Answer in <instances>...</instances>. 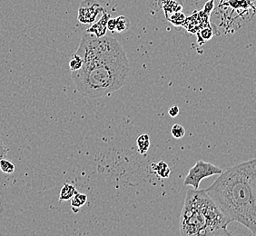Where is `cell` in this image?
<instances>
[{"instance_id":"obj_1","label":"cell","mask_w":256,"mask_h":236,"mask_svg":"<svg viewBox=\"0 0 256 236\" xmlns=\"http://www.w3.org/2000/svg\"><path fill=\"white\" fill-rule=\"evenodd\" d=\"M76 54L83 60V66L71 72V76L83 96H106L126 83L130 66L118 40L108 36L98 38L84 31Z\"/></svg>"},{"instance_id":"obj_2","label":"cell","mask_w":256,"mask_h":236,"mask_svg":"<svg viewBox=\"0 0 256 236\" xmlns=\"http://www.w3.org/2000/svg\"><path fill=\"white\" fill-rule=\"evenodd\" d=\"M206 191L231 222L256 236V158L222 171Z\"/></svg>"},{"instance_id":"obj_3","label":"cell","mask_w":256,"mask_h":236,"mask_svg":"<svg viewBox=\"0 0 256 236\" xmlns=\"http://www.w3.org/2000/svg\"><path fill=\"white\" fill-rule=\"evenodd\" d=\"M231 221L207 194L206 189L188 190L179 218L182 236H231Z\"/></svg>"},{"instance_id":"obj_4","label":"cell","mask_w":256,"mask_h":236,"mask_svg":"<svg viewBox=\"0 0 256 236\" xmlns=\"http://www.w3.org/2000/svg\"><path fill=\"white\" fill-rule=\"evenodd\" d=\"M222 172L221 168L214 166L211 162L200 160L189 170L188 176L186 177L184 181V186H190L194 187V189H199L200 182L204 178L216 174H221Z\"/></svg>"},{"instance_id":"obj_5","label":"cell","mask_w":256,"mask_h":236,"mask_svg":"<svg viewBox=\"0 0 256 236\" xmlns=\"http://www.w3.org/2000/svg\"><path fill=\"white\" fill-rule=\"evenodd\" d=\"M212 8H214V0H211L207 2L204 10L199 12H194L191 16L186 18L182 26H184L189 32L194 33V34H197L200 30H202L204 28L210 26L209 16L212 11Z\"/></svg>"},{"instance_id":"obj_6","label":"cell","mask_w":256,"mask_h":236,"mask_svg":"<svg viewBox=\"0 0 256 236\" xmlns=\"http://www.w3.org/2000/svg\"><path fill=\"white\" fill-rule=\"evenodd\" d=\"M104 8L96 0H84L79 6L78 20L82 24H93Z\"/></svg>"},{"instance_id":"obj_7","label":"cell","mask_w":256,"mask_h":236,"mask_svg":"<svg viewBox=\"0 0 256 236\" xmlns=\"http://www.w3.org/2000/svg\"><path fill=\"white\" fill-rule=\"evenodd\" d=\"M110 18H111L110 15L104 10L103 15L101 16V18H99L96 22L91 24V26L86 31L94 34L98 38H102L104 36H106V30H108V22Z\"/></svg>"},{"instance_id":"obj_8","label":"cell","mask_w":256,"mask_h":236,"mask_svg":"<svg viewBox=\"0 0 256 236\" xmlns=\"http://www.w3.org/2000/svg\"><path fill=\"white\" fill-rule=\"evenodd\" d=\"M130 28V20L124 16L110 18L108 22V30L111 32L123 33Z\"/></svg>"},{"instance_id":"obj_9","label":"cell","mask_w":256,"mask_h":236,"mask_svg":"<svg viewBox=\"0 0 256 236\" xmlns=\"http://www.w3.org/2000/svg\"><path fill=\"white\" fill-rule=\"evenodd\" d=\"M220 6H230L234 10H242L246 12L249 8L256 11L254 0H228L220 4Z\"/></svg>"},{"instance_id":"obj_10","label":"cell","mask_w":256,"mask_h":236,"mask_svg":"<svg viewBox=\"0 0 256 236\" xmlns=\"http://www.w3.org/2000/svg\"><path fill=\"white\" fill-rule=\"evenodd\" d=\"M182 8V4L179 2V0H164L162 3V10H164V12L166 13V18L174 12L181 11Z\"/></svg>"},{"instance_id":"obj_11","label":"cell","mask_w":256,"mask_h":236,"mask_svg":"<svg viewBox=\"0 0 256 236\" xmlns=\"http://www.w3.org/2000/svg\"><path fill=\"white\" fill-rule=\"evenodd\" d=\"M151 168H152V171L156 172L158 176L161 178H168L171 174L170 168L168 166V164L164 161L152 164Z\"/></svg>"},{"instance_id":"obj_12","label":"cell","mask_w":256,"mask_h":236,"mask_svg":"<svg viewBox=\"0 0 256 236\" xmlns=\"http://www.w3.org/2000/svg\"><path fill=\"white\" fill-rule=\"evenodd\" d=\"M78 192L76 187L70 184H64L63 187L61 188L60 194V202H66L68 201L72 197L74 196V194Z\"/></svg>"},{"instance_id":"obj_13","label":"cell","mask_w":256,"mask_h":236,"mask_svg":"<svg viewBox=\"0 0 256 236\" xmlns=\"http://www.w3.org/2000/svg\"><path fill=\"white\" fill-rule=\"evenodd\" d=\"M88 201V196L84 194L76 192L74 196L71 198V208L74 212H78L79 209L84 206Z\"/></svg>"},{"instance_id":"obj_14","label":"cell","mask_w":256,"mask_h":236,"mask_svg":"<svg viewBox=\"0 0 256 236\" xmlns=\"http://www.w3.org/2000/svg\"><path fill=\"white\" fill-rule=\"evenodd\" d=\"M136 144H138V152H140L141 154H146L149 150L150 148V138L148 134H141L136 140Z\"/></svg>"},{"instance_id":"obj_15","label":"cell","mask_w":256,"mask_h":236,"mask_svg":"<svg viewBox=\"0 0 256 236\" xmlns=\"http://www.w3.org/2000/svg\"><path fill=\"white\" fill-rule=\"evenodd\" d=\"M168 20L172 23V25L178 26H182L184 24L186 16L181 11H178V12H174V14L170 16Z\"/></svg>"},{"instance_id":"obj_16","label":"cell","mask_w":256,"mask_h":236,"mask_svg":"<svg viewBox=\"0 0 256 236\" xmlns=\"http://www.w3.org/2000/svg\"><path fill=\"white\" fill-rule=\"evenodd\" d=\"M0 170L6 174H12L16 171L15 164L3 158L2 160H0Z\"/></svg>"},{"instance_id":"obj_17","label":"cell","mask_w":256,"mask_h":236,"mask_svg":"<svg viewBox=\"0 0 256 236\" xmlns=\"http://www.w3.org/2000/svg\"><path fill=\"white\" fill-rule=\"evenodd\" d=\"M197 36H198V42L200 40H202V43L204 44V42L211 40L214 36V30H212L211 26H207V28H204L202 30H200L197 33Z\"/></svg>"},{"instance_id":"obj_18","label":"cell","mask_w":256,"mask_h":236,"mask_svg":"<svg viewBox=\"0 0 256 236\" xmlns=\"http://www.w3.org/2000/svg\"><path fill=\"white\" fill-rule=\"evenodd\" d=\"M82 66H83V60L78 54H74L73 56V58L71 59L69 62V68L71 70V72L78 71L82 68Z\"/></svg>"},{"instance_id":"obj_19","label":"cell","mask_w":256,"mask_h":236,"mask_svg":"<svg viewBox=\"0 0 256 236\" xmlns=\"http://www.w3.org/2000/svg\"><path fill=\"white\" fill-rule=\"evenodd\" d=\"M171 134L172 136L176 139H181V138L184 136L186 134V129L184 128L179 124H176L172 126V130H171Z\"/></svg>"},{"instance_id":"obj_20","label":"cell","mask_w":256,"mask_h":236,"mask_svg":"<svg viewBox=\"0 0 256 236\" xmlns=\"http://www.w3.org/2000/svg\"><path fill=\"white\" fill-rule=\"evenodd\" d=\"M8 151H10V149L6 148L4 143L0 140V160H2L3 158H6V156Z\"/></svg>"},{"instance_id":"obj_21","label":"cell","mask_w":256,"mask_h":236,"mask_svg":"<svg viewBox=\"0 0 256 236\" xmlns=\"http://www.w3.org/2000/svg\"><path fill=\"white\" fill-rule=\"evenodd\" d=\"M168 114H169V116H170L171 118L178 116V114H179V108H178V106H174L171 108L169 109Z\"/></svg>"},{"instance_id":"obj_22","label":"cell","mask_w":256,"mask_h":236,"mask_svg":"<svg viewBox=\"0 0 256 236\" xmlns=\"http://www.w3.org/2000/svg\"><path fill=\"white\" fill-rule=\"evenodd\" d=\"M224 0H221V2H220V4H222V2H224Z\"/></svg>"}]
</instances>
